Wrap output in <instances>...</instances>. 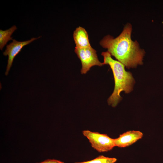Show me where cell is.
I'll list each match as a JSON object with an SVG mask.
<instances>
[{
    "mask_svg": "<svg viewBox=\"0 0 163 163\" xmlns=\"http://www.w3.org/2000/svg\"><path fill=\"white\" fill-rule=\"evenodd\" d=\"M133 30L132 24L127 23L120 34L116 38L108 35L100 42V45L106 49L117 61L127 68H135L143 64L145 53V50L140 46L138 41L131 38Z\"/></svg>",
    "mask_w": 163,
    "mask_h": 163,
    "instance_id": "obj_1",
    "label": "cell"
},
{
    "mask_svg": "<svg viewBox=\"0 0 163 163\" xmlns=\"http://www.w3.org/2000/svg\"><path fill=\"white\" fill-rule=\"evenodd\" d=\"M101 54L104 58L103 65H108L113 73L114 88L113 93L108 99L107 102L109 105L115 107L122 99L120 95L121 92L124 91L125 93H130L133 90L135 81L131 73L125 70V66L112 59L108 51L102 52Z\"/></svg>",
    "mask_w": 163,
    "mask_h": 163,
    "instance_id": "obj_2",
    "label": "cell"
},
{
    "mask_svg": "<svg viewBox=\"0 0 163 163\" xmlns=\"http://www.w3.org/2000/svg\"><path fill=\"white\" fill-rule=\"evenodd\" d=\"M83 135L88 140L91 147L99 152H107L115 147L114 139L106 134H101L89 130H84Z\"/></svg>",
    "mask_w": 163,
    "mask_h": 163,
    "instance_id": "obj_3",
    "label": "cell"
},
{
    "mask_svg": "<svg viewBox=\"0 0 163 163\" xmlns=\"http://www.w3.org/2000/svg\"><path fill=\"white\" fill-rule=\"evenodd\" d=\"M74 51L81 61V72L82 74H86L94 66L103 65L98 59L96 51L91 47L85 48L75 47Z\"/></svg>",
    "mask_w": 163,
    "mask_h": 163,
    "instance_id": "obj_4",
    "label": "cell"
},
{
    "mask_svg": "<svg viewBox=\"0 0 163 163\" xmlns=\"http://www.w3.org/2000/svg\"><path fill=\"white\" fill-rule=\"evenodd\" d=\"M41 37H33L30 40L23 41H18L13 39L12 42L6 45V50L3 53L4 55L8 56V63L5 72V75H7L8 74L14 58L21 51L23 47Z\"/></svg>",
    "mask_w": 163,
    "mask_h": 163,
    "instance_id": "obj_5",
    "label": "cell"
},
{
    "mask_svg": "<svg viewBox=\"0 0 163 163\" xmlns=\"http://www.w3.org/2000/svg\"><path fill=\"white\" fill-rule=\"evenodd\" d=\"M143 136L142 133L139 131H128L114 139L115 146L120 148L128 146L142 138Z\"/></svg>",
    "mask_w": 163,
    "mask_h": 163,
    "instance_id": "obj_6",
    "label": "cell"
},
{
    "mask_svg": "<svg viewBox=\"0 0 163 163\" xmlns=\"http://www.w3.org/2000/svg\"><path fill=\"white\" fill-rule=\"evenodd\" d=\"M76 48H85L91 47L87 32L84 28L79 26L76 28L73 34Z\"/></svg>",
    "mask_w": 163,
    "mask_h": 163,
    "instance_id": "obj_7",
    "label": "cell"
},
{
    "mask_svg": "<svg viewBox=\"0 0 163 163\" xmlns=\"http://www.w3.org/2000/svg\"><path fill=\"white\" fill-rule=\"evenodd\" d=\"M17 29L16 26L14 25L6 30H0V49L1 50H2L3 48L8 41L13 40L11 36Z\"/></svg>",
    "mask_w": 163,
    "mask_h": 163,
    "instance_id": "obj_8",
    "label": "cell"
},
{
    "mask_svg": "<svg viewBox=\"0 0 163 163\" xmlns=\"http://www.w3.org/2000/svg\"><path fill=\"white\" fill-rule=\"evenodd\" d=\"M117 159L114 158H109L103 155H100L92 160L74 163H115Z\"/></svg>",
    "mask_w": 163,
    "mask_h": 163,
    "instance_id": "obj_9",
    "label": "cell"
},
{
    "mask_svg": "<svg viewBox=\"0 0 163 163\" xmlns=\"http://www.w3.org/2000/svg\"><path fill=\"white\" fill-rule=\"evenodd\" d=\"M65 163L59 160L54 159H48L40 163Z\"/></svg>",
    "mask_w": 163,
    "mask_h": 163,
    "instance_id": "obj_10",
    "label": "cell"
}]
</instances>
